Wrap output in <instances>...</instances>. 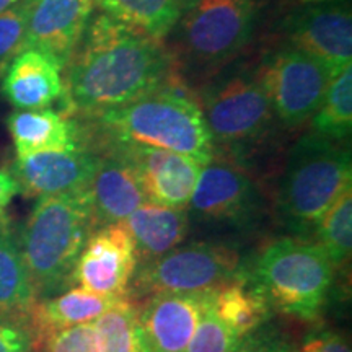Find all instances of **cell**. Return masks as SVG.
<instances>
[{"instance_id": "28", "label": "cell", "mask_w": 352, "mask_h": 352, "mask_svg": "<svg viewBox=\"0 0 352 352\" xmlns=\"http://www.w3.org/2000/svg\"><path fill=\"white\" fill-rule=\"evenodd\" d=\"M32 2L33 0H19L0 13V77L8 63L23 50Z\"/></svg>"}, {"instance_id": "27", "label": "cell", "mask_w": 352, "mask_h": 352, "mask_svg": "<svg viewBox=\"0 0 352 352\" xmlns=\"http://www.w3.org/2000/svg\"><path fill=\"white\" fill-rule=\"evenodd\" d=\"M101 352H142L139 341L138 305L121 298L95 320Z\"/></svg>"}, {"instance_id": "2", "label": "cell", "mask_w": 352, "mask_h": 352, "mask_svg": "<svg viewBox=\"0 0 352 352\" xmlns=\"http://www.w3.org/2000/svg\"><path fill=\"white\" fill-rule=\"evenodd\" d=\"M90 120L103 140L162 148L191 157L202 165L215 160V147L204 114L179 82H171L122 107Z\"/></svg>"}, {"instance_id": "30", "label": "cell", "mask_w": 352, "mask_h": 352, "mask_svg": "<svg viewBox=\"0 0 352 352\" xmlns=\"http://www.w3.org/2000/svg\"><path fill=\"white\" fill-rule=\"evenodd\" d=\"M236 340L239 338L215 316L210 305L184 352H228Z\"/></svg>"}, {"instance_id": "23", "label": "cell", "mask_w": 352, "mask_h": 352, "mask_svg": "<svg viewBox=\"0 0 352 352\" xmlns=\"http://www.w3.org/2000/svg\"><path fill=\"white\" fill-rule=\"evenodd\" d=\"M189 0H95V6L132 32L164 43Z\"/></svg>"}, {"instance_id": "4", "label": "cell", "mask_w": 352, "mask_h": 352, "mask_svg": "<svg viewBox=\"0 0 352 352\" xmlns=\"http://www.w3.org/2000/svg\"><path fill=\"white\" fill-rule=\"evenodd\" d=\"M259 20L256 0H189L164 41L178 80H209L239 59Z\"/></svg>"}, {"instance_id": "25", "label": "cell", "mask_w": 352, "mask_h": 352, "mask_svg": "<svg viewBox=\"0 0 352 352\" xmlns=\"http://www.w3.org/2000/svg\"><path fill=\"white\" fill-rule=\"evenodd\" d=\"M311 131L338 142H346L352 131V67L334 76L318 109L311 116Z\"/></svg>"}, {"instance_id": "7", "label": "cell", "mask_w": 352, "mask_h": 352, "mask_svg": "<svg viewBox=\"0 0 352 352\" xmlns=\"http://www.w3.org/2000/svg\"><path fill=\"white\" fill-rule=\"evenodd\" d=\"M248 277L271 308L292 318L315 321L328 302L334 266L311 240L283 236L258 254Z\"/></svg>"}, {"instance_id": "12", "label": "cell", "mask_w": 352, "mask_h": 352, "mask_svg": "<svg viewBox=\"0 0 352 352\" xmlns=\"http://www.w3.org/2000/svg\"><path fill=\"white\" fill-rule=\"evenodd\" d=\"M138 264L134 240L124 222L96 227L77 259L72 284L100 296L124 298Z\"/></svg>"}, {"instance_id": "19", "label": "cell", "mask_w": 352, "mask_h": 352, "mask_svg": "<svg viewBox=\"0 0 352 352\" xmlns=\"http://www.w3.org/2000/svg\"><path fill=\"white\" fill-rule=\"evenodd\" d=\"M7 127L16 157L83 147L78 122L69 114L50 108L16 109L8 114Z\"/></svg>"}, {"instance_id": "8", "label": "cell", "mask_w": 352, "mask_h": 352, "mask_svg": "<svg viewBox=\"0 0 352 352\" xmlns=\"http://www.w3.org/2000/svg\"><path fill=\"white\" fill-rule=\"evenodd\" d=\"M246 270L233 243L199 240L179 245L164 256L139 264L127 297L142 300L155 294L201 292L219 289Z\"/></svg>"}, {"instance_id": "14", "label": "cell", "mask_w": 352, "mask_h": 352, "mask_svg": "<svg viewBox=\"0 0 352 352\" xmlns=\"http://www.w3.org/2000/svg\"><path fill=\"white\" fill-rule=\"evenodd\" d=\"M215 289L155 294L138 307L142 352H184L197 324L214 302Z\"/></svg>"}, {"instance_id": "35", "label": "cell", "mask_w": 352, "mask_h": 352, "mask_svg": "<svg viewBox=\"0 0 352 352\" xmlns=\"http://www.w3.org/2000/svg\"><path fill=\"white\" fill-rule=\"evenodd\" d=\"M19 0H0V13L6 12L7 8H10L13 3H16Z\"/></svg>"}, {"instance_id": "6", "label": "cell", "mask_w": 352, "mask_h": 352, "mask_svg": "<svg viewBox=\"0 0 352 352\" xmlns=\"http://www.w3.org/2000/svg\"><path fill=\"white\" fill-rule=\"evenodd\" d=\"M199 107L215 153L241 164L271 138L276 114L264 88L259 64L232 60L202 83Z\"/></svg>"}, {"instance_id": "3", "label": "cell", "mask_w": 352, "mask_h": 352, "mask_svg": "<svg viewBox=\"0 0 352 352\" xmlns=\"http://www.w3.org/2000/svg\"><path fill=\"white\" fill-rule=\"evenodd\" d=\"M95 228L90 188L38 197L16 239L38 300L72 285L74 267Z\"/></svg>"}, {"instance_id": "20", "label": "cell", "mask_w": 352, "mask_h": 352, "mask_svg": "<svg viewBox=\"0 0 352 352\" xmlns=\"http://www.w3.org/2000/svg\"><path fill=\"white\" fill-rule=\"evenodd\" d=\"M124 226L134 240L138 261L144 264L182 245L191 222L186 209L145 202L124 220Z\"/></svg>"}, {"instance_id": "22", "label": "cell", "mask_w": 352, "mask_h": 352, "mask_svg": "<svg viewBox=\"0 0 352 352\" xmlns=\"http://www.w3.org/2000/svg\"><path fill=\"white\" fill-rule=\"evenodd\" d=\"M212 310L236 338H241L267 323L272 308L252 283L246 267L240 277L215 289Z\"/></svg>"}, {"instance_id": "15", "label": "cell", "mask_w": 352, "mask_h": 352, "mask_svg": "<svg viewBox=\"0 0 352 352\" xmlns=\"http://www.w3.org/2000/svg\"><path fill=\"white\" fill-rule=\"evenodd\" d=\"M96 160L98 153L87 151L85 147L38 152L16 157L10 173L25 196L70 195L90 188Z\"/></svg>"}, {"instance_id": "32", "label": "cell", "mask_w": 352, "mask_h": 352, "mask_svg": "<svg viewBox=\"0 0 352 352\" xmlns=\"http://www.w3.org/2000/svg\"><path fill=\"white\" fill-rule=\"evenodd\" d=\"M28 316L0 315V352H33Z\"/></svg>"}, {"instance_id": "18", "label": "cell", "mask_w": 352, "mask_h": 352, "mask_svg": "<svg viewBox=\"0 0 352 352\" xmlns=\"http://www.w3.org/2000/svg\"><path fill=\"white\" fill-rule=\"evenodd\" d=\"M90 197L96 227L124 222L147 202L131 166L108 148L98 153L90 183Z\"/></svg>"}, {"instance_id": "17", "label": "cell", "mask_w": 352, "mask_h": 352, "mask_svg": "<svg viewBox=\"0 0 352 352\" xmlns=\"http://www.w3.org/2000/svg\"><path fill=\"white\" fill-rule=\"evenodd\" d=\"M2 94L16 109L50 108L64 101L63 65L38 50H21L2 74Z\"/></svg>"}, {"instance_id": "1", "label": "cell", "mask_w": 352, "mask_h": 352, "mask_svg": "<svg viewBox=\"0 0 352 352\" xmlns=\"http://www.w3.org/2000/svg\"><path fill=\"white\" fill-rule=\"evenodd\" d=\"M65 114L91 118L179 82L164 43L101 13L88 21L65 64Z\"/></svg>"}, {"instance_id": "10", "label": "cell", "mask_w": 352, "mask_h": 352, "mask_svg": "<svg viewBox=\"0 0 352 352\" xmlns=\"http://www.w3.org/2000/svg\"><path fill=\"white\" fill-rule=\"evenodd\" d=\"M259 72L276 120L289 129L311 120L334 77L327 65L287 43L264 54Z\"/></svg>"}, {"instance_id": "34", "label": "cell", "mask_w": 352, "mask_h": 352, "mask_svg": "<svg viewBox=\"0 0 352 352\" xmlns=\"http://www.w3.org/2000/svg\"><path fill=\"white\" fill-rule=\"evenodd\" d=\"M19 192L20 186L10 171L0 170V227H8V206Z\"/></svg>"}, {"instance_id": "11", "label": "cell", "mask_w": 352, "mask_h": 352, "mask_svg": "<svg viewBox=\"0 0 352 352\" xmlns=\"http://www.w3.org/2000/svg\"><path fill=\"white\" fill-rule=\"evenodd\" d=\"M284 43L315 57L338 76L351 65V0H300L280 23Z\"/></svg>"}, {"instance_id": "13", "label": "cell", "mask_w": 352, "mask_h": 352, "mask_svg": "<svg viewBox=\"0 0 352 352\" xmlns=\"http://www.w3.org/2000/svg\"><path fill=\"white\" fill-rule=\"evenodd\" d=\"M104 148L131 166L145 199L153 204L186 209L195 192L202 164L195 158L162 148L103 140Z\"/></svg>"}, {"instance_id": "9", "label": "cell", "mask_w": 352, "mask_h": 352, "mask_svg": "<svg viewBox=\"0 0 352 352\" xmlns=\"http://www.w3.org/2000/svg\"><path fill=\"white\" fill-rule=\"evenodd\" d=\"M186 210L189 222L228 236V243L256 232L266 215L256 183L243 170L222 162L202 166Z\"/></svg>"}, {"instance_id": "5", "label": "cell", "mask_w": 352, "mask_h": 352, "mask_svg": "<svg viewBox=\"0 0 352 352\" xmlns=\"http://www.w3.org/2000/svg\"><path fill=\"white\" fill-rule=\"evenodd\" d=\"M352 186L346 142L310 131L290 147L276 195V212L290 235L310 240L321 217Z\"/></svg>"}, {"instance_id": "29", "label": "cell", "mask_w": 352, "mask_h": 352, "mask_svg": "<svg viewBox=\"0 0 352 352\" xmlns=\"http://www.w3.org/2000/svg\"><path fill=\"white\" fill-rule=\"evenodd\" d=\"M33 352H101L95 321L46 334L34 342Z\"/></svg>"}, {"instance_id": "24", "label": "cell", "mask_w": 352, "mask_h": 352, "mask_svg": "<svg viewBox=\"0 0 352 352\" xmlns=\"http://www.w3.org/2000/svg\"><path fill=\"white\" fill-rule=\"evenodd\" d=\"M36 302L19 241L10 228L0 227V315L28 316Z\"/></svg>"}, {"instance_id": "21", "label": "cell", "mask_w": 352, "mask_h": 352, "mask_svg": "<svg viewBox=\"0 0 352 352\" xmlns=\"http://www.w3.org/2000/svg\"><path fill=\"white\" fill-rule=\"evenodd\" d=\"M120 300V297L100 296L82 287H70L54 297L38 300L28 314L34 342L59 329L95 321Z\"/></svg>"}, {"instance_id": "33", "label": "cell", "mask_w": 352, "mask_h": 352, "mask_svg": "<svg viewBox=\"0 0 352 352\" xmlns=\"http://www.w3.org/2000/svg\"><path fill=\"white\" fill-rule=\"evenodd\" d=\"M300 352H352L344 334L329 329L314 331L302 342Z\"/></svg>"}, {"instance_id": "31", "label": "cell", "mask_w": 352, "mask_h": 352, "mask_svg": "<svg viewBox=\"0 0 352 352\" xmlns=\"http://www.w3.org/2000/svg\"><path fill=\"white\" fill-rule=\"evenodd\" d=\"M228 352H294V347L279 329L264 323L239 338Z\"/></svg>"}, {"instance_id": "26", "label": "cell", "mask_w": 352, "mask_h": 352, "mask_svg": "<svg viewBox=\"0 0 352 352\" xmlns=\"http://www.w3.org/2000/svg\"><path fill=\"white\" fill-rule=\"evenodd\" d=\"M310 240L327 253L334 267L344 266L349 261L352 252V186L347 188L321 217Z\"/></svg>"}, {"instance_id": "16", "label": "cell", "mask_w": 352, "mask_h": 352, "mask_svg": "<svg viewBox=\"0 0 352 352\" xmlns=\"http://www.w3.org/2000/svg\"><path fill=\"white\" fill-rule=\"evenodd\" d=\"M95 0H33L23 50H38L65 67L94 15Z\"/></svg>"}]
</instances>
